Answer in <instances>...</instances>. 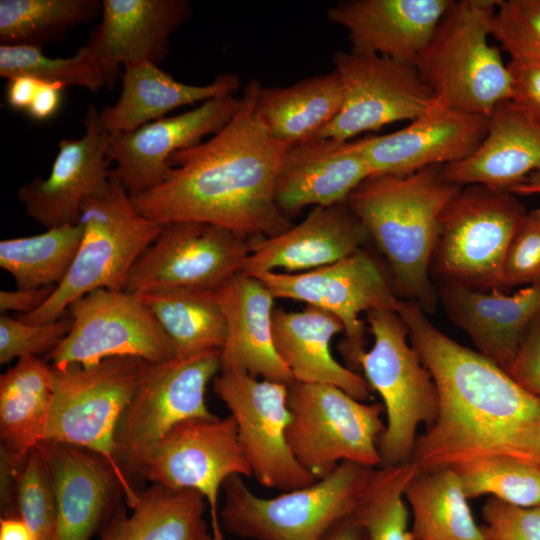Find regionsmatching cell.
<instances>
[{
	"mask_svg": "<svg viewBox=\"0 0 540 540\" xmlns=\"http://www.w3.org/2000/svg\"><path fill=\"white\" fill-rule=\"evenodd\" d=\"M536 283H540V208L526 213L509 245L501 289Z\"/></svg>",
	"mask_w": 540,
	"mask_h": 540,
	"instance_id": "obj_44",
	"label": "cell"
},
{
	"mask_svg": "<svg viewBox=\"0 0 540 540\" xmlns=\"http://www.w3.org/2000/svg\"><path fill=\"white\" fill-rule=\"evenodd\" d=\"M54 390V369L38 357H23L0 376L2 450L17 461L44 440Z\"/></svg>",
	"mask_w": 540,
	"mask_h": 540,
	"instance_id": "obj_32",
	"label": "cell"
},
{
	"mask_svg": "<svg viewBox=\"0 0 540 540\" xmlns=\"http://www.w3.org/2000/svg\"><path fill=\"white\" fill-rule=\"evenodd\" d=\"M497 0L453 1L415 68L433 98L489 117L511 99V76L498 46L489 42Z\"/></svg>",
	"mask_w": 540,
	"mask_h": 540,
	"instance_id": "obj_4",
	"label": "cell"
},
{
	"mask_svg": "<svg viewBox=\"0 0 540 540\" xmlns=\"http://www.w3.org/2000/svg\"><path fill=\"white\" fill-rule=\"evenodd\" d=\"M397 313L439 397L437 418L409 462L419 471L496 456L540 465V397L439 330L417 303L401 300Z\"/></svg>",
	"mask_w": 540,
	"mask_h": 540,
	"instance_id": "obj_1",
	"label": "cell"
},
{
	"mask_svg": "<svg viewBox=\"0 0 540 540\" xmlns=\"http://www.w3.org/2000/svg\"><path fill=\"white\" fill-rule=\"evenodd\" d=\"M101 12L97 0H1V45L43 48Z\"/></svg>",
	"mask_w": 540,
	"mask_h": 540,
	"instance_id": "obj_37",
	"label": "cell"
},
{
	"mask_svg": "<svg viewBox=\"0 0 540 540\" xmlns=\"http://www.w3.org/2000/svg\"><path fill=\"white\" fill-rule=\"evenodd\" d=\"M507 67L511 76V101L540 125V55L515 53Z\"/></svg>",
	"mask_w": 540,
	"mask_h": 540,
	"instance_id": "obj_46",
	"label": "cell"
},
{
	"mask_svg": "<svg viewBox=\"0 0 540 540\" xmlns=\"http://www.w3.org/2000/svg\"><path fill=\"white\" fill-rule=\"evenodd\" d=\"M17 515L35 540H53L56 501L52 480L42 453L36 446L25 458L17 481Z\"/></svg>",
	"mask_w": 540,
	"mask_h": 540,
	"instance_id": "obj_41",
	"label": "cell"
},
{
	"mask_svg": "<svg viewBox=\"0 0 540 540\" xmlns=\"http://www.w3.org/2000/svg\"><path fill=\"white\" fill-rule=\"evenodd\" d=\"M56 501L53 540H89L106 520L117 487L110 463L86 448L42 441Z\"/></svg>",
	"mask_w": 540,
	"mask_h": 540,
	"instance_id": "obj_25",
	"label": "cell"
},
{
	"mask_svg": "<svg viewBox=\"0 0 540 540\" xmlns=\"http://www.w3.org/2000/svg\"><path fill=\"white\" fill-rule=\"evenodd\" d=\"M491 36L509 55H540V0H497Z\"/></svg>",
	"mask_w": 540,
	"mask_h": 540,
	"instance_id": "obj_42",
	"label": "cell"
},
{
	"mask_svg": "<svg viewBox=\"0 0 540 540\" xmlns=\"http://www.w3.org/2000/svg\"><path fill=\"white\" fill-rule=\"evenodd\" d=\"M217 295L227 327L220 351V372L240 371L286 385L293 382L275 348V297L266 285L240 272L218 289Z\"/></svg>",
	"mask_w": 540,
	"mask_h": 540,
	"instance_id": "obj_27",
	"label": "cell"
},
{
	"mask_svg": "<svg viewBox=\"0 0 540 540\" xmlns=\"http://www.w3.org/2000/svg\"><path fill=\"white\" fill-rule=\"evenodd\" d=\"M507 373L525 390L540 397V313L528 327Z\"/></svg>",
	"mask_w": 540,
	"mask_h": 540,
	"instance_id": "obj_47",
	"label": "cell"
},
{
	"mask_svg": "<svg viewBox=\"0 0 540 540\" xmlns=\"http://www.w3.org/2000/svg\"><path fill=\"white\" fill-rule=\"evenodd\" d=\"M101 22L85 44L99 62L112 89L120 66L137 62L160 65L169 37L189 20L187 0H103Z\"/></svg>",
	"mask_w": 540,
	"mask_h": 540,
	"instance_id": "obj_21",
	"label": "cell"
},
{
	"mask_svg": "<svg viewBox=\"0 0 540 540\" xmlns=\"http://www.w3.org/2000/svg\"><path fill=\"white\" fill-rule=\"evenodd\" d=\"M79 223L82 239L66 277L40 308L20 316L22 321H54L65 315L74 301L92 291L123 290L130 269L163 226L142 215L114 178L101 193L84 202Z\"/></svg>",
	"mask_w": 540,
	"mask_h": 540,
	"instance_id": "obj_5",
	"label": "cell"
},
{
	"mask_svg": "<svg viewBox=\"0 0 540 540\" xmlns=\"http://www.w3.org/2000/svg\"><path fill=\"white\" fill-rule=\"evenodd\" d=\"M322 540H367L362 526L351 516L338 522Z\"/></svg>",
	"mask_w": 540,
	"mask_h": 540,
	"instance_id": "obj_51",
	"label": "cell"
},
{
	"mask_svg": "<svg viewBox=\"0 0 540 540\" xmlns=\"http://www.w3.org/2000/svg\"><path fill=\"white\" fill-rule=\"evenodd\" d=\"M66 314L70 330L48 354L55 368L113 357L159 363L175 356L172 341L137 294L98 289L74 301Z\"/></svg>",
	"mask_w": 540,
	"mask_h": 540,
	"instance_id": "obj_12",
	"label": "cell"
},
{
	"mask_svg": "<svg viewBox=\"0 0 540 540\" xmlns=\"http://www.w3.org/2000/svg\"><path fill=\"white\" fill-rule=\"evenodd\" d=\"M482 518L486 540H540V507H519L489 497Z\"/></svg>",
	"mask_w": 540,
	"mask_h": 540,
	"instance_id": "obj_45",
	"label": "cell"
},
{
	"mask_svg": "<svg viewBox=\"0 0 540 540\" xmlns=\"http://www.w3.org/2000/svg\"><path fill=\"white\" fill-rule=\"evenodd\" d=\"M410 462L375 470L352 517L367 540H417L409 529L404 489L416 473Z\"/></svg>",
	"mask_w": 540,
	"mask_h": 540,
	"instance_id": "obj_38",
	"label": "cell"
},
{
	"mask_svg": "<svg viewBox=\"0 0 540 540\" xmlns=\"http://www.w3.org/2000/svg\"><path fill=\"white\" fill-rule=\"evenodd\" d=\"M241 103V97L223 95L184 113L150 122L135 131L111 133L107 154L115 167L110 170V178L118 180L130 197L159 186L171 170L169 158L220 131Z\"/></svg>",
	"mask_w": 540,
	"mask_h": 540,
	"instance_id": "obj_18",
	"label": "cell"
},
{
	"mask_svg": "<svg viewBox=\"0 0 540 540\" xmlns=\"http://www.w3.org/2000/svg\"><path fill=\"white\" fill-rule=\"evenodd\" d=\"M366 314L373 345L361 355L359 368L381 396L386 414L378 442L380 467L408 463L418 427L424 423L429 428L437 418L438 390L399 314L390 309Z\"/></svg>",
	"mask_w": 540,
	"mask_h": 540,
	"instance_id": "obj_9",
	"label": "cell"
},
{
	"mask_svg": "<svg viewBox=\"0 0 540 540\" xmlns=\"http://www.w3.org/2000/svg\"><path fill=\"white\" fill-rule=\"evenodd\" d=\"M146 363L136 357H113L92 366H52L54 390L43 440L83 447L103 456L113 467L130 508L137 503L139 492L117 460L115 434Z\"/></svg>",
	"mask_w": 540,
	"mask_h": 540,
	"instance_id": "obj_7",
	"label": "cell"
},
{
	"mask_svg": "<svg viewBox=\"0 0 540 540\" xmlns=\"http://www.w3.org/2000/svg\"><path fill=\"white\" fill-rule=\"evenodd\" d=\"M136 474L153 484L199 492L207 502L213 540H225L220 490L230 476L251 477V470L229 415L177 424L151 448Z\"/></svg>",
	"mask_w": 540,
	"mask_h": 540,
	"instance_id": "obj_14",
	"label": "cell"
},
{
	"mask_svg": "<svg viewBox=\"0 0 540 540\" xmlns=\"http://www.w3.org/2000/svg\"><path fill=\"white\" fill-rule=\"evenodd\" d=\"M370 176L355 140L315 137L286 150L275 181L276 204L287 216L342 203Z\"/></svg>",
	"mask_w": 540,
	"mask_h": 540,
	"instance_id": "obj_24",
	"label": "cell"
},
{
	"mask_svg": "<svg viewBox=\"0 0 540 540\" xmlns=\"http://www.w3.org/2000/svg\"><path fill=\"white\" fill-rule=\"evenodd\" d=\"M369 239L346 201L316 206L284 232L250 239L251 251L242 273L254 276L277 269L284 273L314 270L355 253Z\"/></svg>",
	"mask_w": 540,
	"mask_h": 540,
	"instance_id": "obj_23",
	"label": "cell"
},
{
	"mask_svg": "<svg viewBox=\"0 0 540 540\" xmlns=\"http://www.w3.org/2000/svg\"><path fill=\"white\" fill-rule=\"evenodd\" d=\"M40 81L30 77H15L8 80L5 88L7 104L14 110L27 111L38 90Z\"/></svg>",
	"mask_w": 540,
	"mask_h": 540,
	"instance_id": "obj_50",
	"label": "cell"
},
{
	"mask_svg": "<svg viewBox=\"0 0 540 540\" xmlns=\"http://www.w3.org/2000/svg\"><path fill=\"white\" fill-rule=\"evenodd\" d=\"M63 87L57 84L40 82L27 114L35 121H45L59 110Z\"/></svg>",
	"mask_w": 540,
	"mask_h": 540,
	"instance_id": "obj_49",
	"label": "cell"
},
{
	"mask_svg": "<svg viewBox=\"0 0 540 540\" xmlns=\"http://www.w3.org/2000/svg\"><path fill=\"white\" fill-rule=\"evenodd\" d=\"M0 76L30 77L65 87L76 86L93 93L107 88L102 67L85 45L70 57H48L35 46L0 45Z\"/></svg>",
	"mask_w": 540,
	"mask_h": 540,
	"instance_id": "obj_39",
	"label": "cell"
},
{
	"mask_svg": "<svg viewBox=\"0 0 540 540\" xmlns=\"http://www.w3.org/2000/svg\"><path fill=\"white\" fill-rule=\"evenodd\" d=\"M534 173H540V125L511 100L489 116L487 134L470 157L444 166V175L453 184L508 191Z\"/></svg>",
	"mask_w": 540,
	"mask_h": 540,
	"instance_id": "obj_28",
	"label": "cell"
},
{
	"mask_svg": "<svg viewBox=\"0 0 540 540\" xmlns=\"http://www.w3.org/2000/svg\"><path fill=\"white\" fill-rule=\"evenodd\" d=\"M510 192L520 195H540V173H534L514 186Z\"/></svg>",
	"mask_w": 540,
	"mask_h": 540,
	"instance_id": "obj_53",
	"label": "cell"
},
{
	"mask_svg": "<svg viewBox=\"0 0 540 540\" xmlns=\"http://www.w3.org/2000/svg\"><path fill=\"white\" fill-rule=\"evenodd\" d=\"M0 540H35L28 526L18 517L1 518Z\"/></svg>",
	"mask_w": 540,
	"mask_h": 540,
	"instance_id": "obj_52",
	"label": "cell"
},
{
	"mask_svg": "<svg viewBox=\"0 0 540 540\" xmlns=\"http://www.w3.org/2000/svg\"><path fill=\"white\" fill-rule=\"evenodd\" d=\"M374 472L344 461L314 483L272 498L254 494L242 476L232 475L223 484L221 524L243 539L322 540L353 514Z\"/></svg>",
	"mask_w": 540,
	"mask_h": 540,
	"instance_id": "obj_6",
	"label": "cell"
},
{
	"mask_svg": "<svg viewBox=\"0 0 540 540\" xmlns=\"http://www.w3.org/2000/svg\"><path fill=\"white\" fill-rule=\"evenodd\" d=\"M287 441L299 464L320 479L341 462L380 467L378 442L386 424L381 403L367 404L322 383L288 385Z\"/></svg>",
	"mask_w": 540,
	"mask_h": 540,
	"instance_id": "obj_10",
	"label": "cell"
},
{
	"mask_svg": "<svg viewBox=\"0 0 540 540\" xmlns=\"http://www.w3.org/2000/svg\"><path fill=\"white\" fill-rule=\"evenodd\" d=\"M132 510L131 516L117 510L100 540H213L204 519L207 502L194 489L153 484Z\"/></svg>",
	"mask_w": 540,
	"mask_h": 540,
	"instance_id": "obj_33",
	"label": "cell"
},
{
	"mask_svg": "<svg viewBox=\"0 0 540 540\" xmlns=\"http://www.w3.org/2000/svg\"><path fill=\"white\" fill-rule=\"evenodd\" d=\"M70 327L71 319L67 314L40 324L1 314L0 363L6 364L15 358L37 357L44 352L49 354L67 335Z\"/></svg>",
	"mask_w": 540,
	"mask_h": 540,
	"instance_id": "obj_43",
	"label": "cell"
},
{
	"mask_svg": "<svg viewBox=\"0 0 540 540\" xmlns=\"http://www.w3.org/2000/svg\"><path fill=\"white\" fill-rule=\"evenodd\" d=\"M526 213L518 196L508 190L462 186L441 217L432 279L438 285L479 291L501 289L505 257Z\"/></svg>",
	"mask_w": 540,
	"mask_h": 540,
	"instance_id": "obj_8",
	"label": "cell"
},
{
	"mask_svg": "<svg viewBox=\"0 0 540 540\" xmlns=\"http://www.w3.org/2000/svg\"><path fill=\"white\" fill-rule=\"evenodd\" d=\"M137 295L172 341L175 356L221 351L227 327L217 291L167 289Z\"/></svg>",
	"mask_w": 540,
	"mask_h": 540,
	"instance_id": "obj_35",
	"label": "cell"
},
{
	"mask_svg": "<svg viewBox=\"0 0 540 540\" xmlns=\"http://www.w3.org/2000/svg\"><path fill=\"white\" fill-rule=\"evenodd\" d=\"M489 117L455 110L433 99L405 127L355 139L373 175H407L470 157L484 140Z\"/></svg>",
	"mask_w": 540,
	"mask_h": 540,
	"instance_id": "obj_19",
	"label": "cell"
},
{
	"mask_svg": "<svg viewBox=\"0 0 540 540\" xmlns=\"http://www.w3.org/2000/svg\"><path fill=\"white\" fill-rule=\"evenodd\" d=\"M454 0H342L328 19L347 31L350 51L415 66Z\"/></svg>",
	"mask_w": 540,
	"mask_h": 540,
	"instance_id": "obj_22",
	"label": "cell"
},
{
	"mask_svg": "<svg viewBox=\"0 0 540 540\" xmlns=\"http://www.w3.org/2000/svg\"><path fill=\"white\" fill-rule=\"evenodd\" d=\"M261 88L259 81H249L239 110L220 131L175 152L166 179L131 197L142 215L161 225L210 223L245 239L272 237L292 226L275 200L289 145L270 134L256 111Z\"/></svg>",
	"mask_w": 540,
	"mask_h": 540,
	"instance_id": "obj_2",
	"label": "cell"
},
{
	"mask_svg": "<svg viewBox=\"0 0 540 540\" xmlns=\"http://www.w3.org/2000/svg\"><path fill=\"white\" fill-rule=\"evenodd\" d=\"M343 98L341 79L333 70L286 87H262L256 111L270 134L291 146L315 138L338 115Z\"/></svg>",
	"mask_w": 540,
	"mask_h": 540,
	"instance_id": "obj_31",
	"label": "cell"
},
{
	"mask_svg": "<svg viewBox=\"0 0 540 540\" xmlns=\"http://www.w3.org/2000/svg\"><path fill=\"white\" fill-rule=\"evenodd\" d=\"M339 332H343L340 320L314 306L273 312L275 348L294 381L330 384L365 402L372 391L366 379L331 354L330 342Z\"/></svg>",
	"mask_w": 540,
	"mask_h": 540,
	"instance_id": "obj_29",
	"label": "cell"
},
{
	"mask_svg": "<svg viewBox=\"0 0 540 540\" xmlns=\"http://www.w3.org/2000/svg\"><path fill=\"white\" fill-rule=\"evenodd\" d=\"M83 228L80 223L0 242V266L16 288L56 287L66 277L77 254Z\"/></svg>",
	"mask_w": 540,
	"mask_h": 540,
	"instance_id": "obj_36",
	"label": "cell"
},
{
	"mask_svg": "<svg viewBox=\"0 0 540 540\" xmlns=\"http://www.w3.org/2000/svg\"><path fill=\"white\" fill-rule=\"evenodd\" d=\"M55 287L39 289H19L0 291V311L21 313L28 315L40 308L50 297Z\"/></svg>",
	"mask_w": 540,
	"mask_h": 540,
	"instance_id": "obj_48",
	"label": "cell"
},
{
	"mask_svg": "<svg viewBox=\"0 0 540 540\" xmlns=\"http://www.w3.org/2000/svg\"><path fill=\"white\" fill-rule=\"evenodd\" d=\"M121 85L117 102L99 110L111 133L132 132L177 108L233 94L240 87V80L235 74L225 73L205 85L186 84L158 65L144 61L124 66Z\"/></svg>",
	"mask_w": 540,
	"mask_h": 540,
	"instance_id": "obj_30",
	"label": "cell"
},
{
	"mask_svg": "<svg viewBox=\"0 0 540 540\" xmlns=\"http://www.w3.org/2000/svg\"><path fill=\"white\" fill-rule=\"evenodd\" d=\"M453 469L468 499L489 495L519 507H540V465L496 456Z\"/></svg>",
	"mask_w": 540,
	"mask_h": 540,
	"instance_id": "obj_40",
	"label": "cell"
},
{
	"mask_svg": "<svg viewBox=\"0 0 540 540\" xmlns=\"http://www.w3.org/2000/svg\"><path fill=\"white\" fill-rule=\"evenodd\" d=\"M213 390L234 418L251 476L266 488L291 491L317 479L295 459L287 441L288 385L240 371H222Z\"/></svg>",
	"mask_w": 540,
	"mask_h": 540,
	"instance_id": "obj_15",
	"label": "cell"
},
{
	"mask_svg": "<svg viewBox=\"0 0 540 540\" xmlns=\"http://www.w3.org/2000/svg\"><path fill=\"white\" fill-rule=\"evenodd\" d=\"M250 251V239L214 224H164L130 269L123 290L134 294L167 289L217 291L242 272Z\"/></svg>",
	"mask_w": 540,
	"mask_h": 540,
	"instance_id": "obj_13",
	"label": "cell"
},
{
	"mask_svg": "<svg viewBox=\"0 0 540 540\" xmlns=\"http://www.w3.org/2000/svg\"><path fill=\"white\" fill-rule=\"evenodd\" d=\"M332 61L343 85V104L316 137L351 141L395 122L412 121L434 99L415 66L352 51H337Z\"/></svg>",
	"mask_w": 540,
	"mask_h": 540,
	"instance_id": "obj_17",
	"label": "cell"
},
{
	"mask_svg": "<svg viewBox=\"0 0 540 540\" xmlns=\"http://www.w3.org/2000/svg\"><path fill=\"white\" fill-rule=\"evenodd\" d=\"M276 298L301 301L330 312L343 325V353L354 368L364 349L365 327L360 316L373 309L398 311L401 300L373 257L363 248L333 263L300 273L262 272L254 275Z\"/></svg>",
	"mask_w": 540,
	"mask_h": 540,
	"instance_id": "obj_16",
	"label": "cell"
},
{
	"mask_svg": "<svg viewBox=\"0 0 540 540\" xmlns=\"http://www.w3.org/2000/svg\"><path fill=\"white\" fill-rule=\"evenodd\" d=\"M84 134L64 138L46 178H35L18 190L25 213L46 229L79 223L84 202L101 193L110 181L108 147L111 132L100 112L90 105Z\"/></svg>",
	"mask_w": 540,
	"mask_h": 540,
	"instance_id": "obj_20",
	"label": "cell"
},
{
	"mask_svg": "<svg viewBox=\"0 0 540 540\" xmlns=\"http://www.w3.org/2000/svg\"><path fill=\"white\" fill-rule=\"evenodd\" d=\"M461 187L446 179L444 166H431L370 176L346 200L386 258L397 294L425 312L438 298L430 266L441 217Z\"/></svg>",
	"mask_w": 540,
	"mask_h": 540,
	"instance_id": "obj_3",
	"label": "cell"
},
{
	"mask_svg": "<svg viewBox=\"0 0 540 540\" xmlns=\"http://www.w3.org/2000/svg\"><path fill=\"white\" fill-rule=\"evenodd\" d=\"M218 373L220 351L146 363L115 434L116 457L125 474H136L151 448L177 424L216 417L207 407L206 389Z\"/></svg>",
	"mask_w": 540,
	"mask_h": 540,
	"instance_id": "obj_11",
	"label": "cell"
},
{
	"mask_svg": "<svg viewBox=\"0 0 540 540\" xmlns=\"http://www.w3.org/2000/svg\"><path fill=\"white\" fill-rule=\"evenodd\" d=\"M436 291L447 316L468 335L476 351L507 372L540 313V283L512 294L453 285H438Z\"/></svg>",
	"mask_w": 540,
	"mask_h": 540,
	"instance_id": "obj_26",
	"label": "cell"
},
{
	"mask_svg": "<svg viewBox=\"0 0 540 540\" xmlns=\"http://www.w3.org/2000/svg\"><path fill=\"white\" fill-rule=\"evenodd\" d=\"M417 540H486L453 468L417 470L404 489Z\"/></svg>",
	"mask_w": 540,
	"mask_h": 540,
	"instance_id": "obj_34",
	"label": "cell"
}]
</instances>
